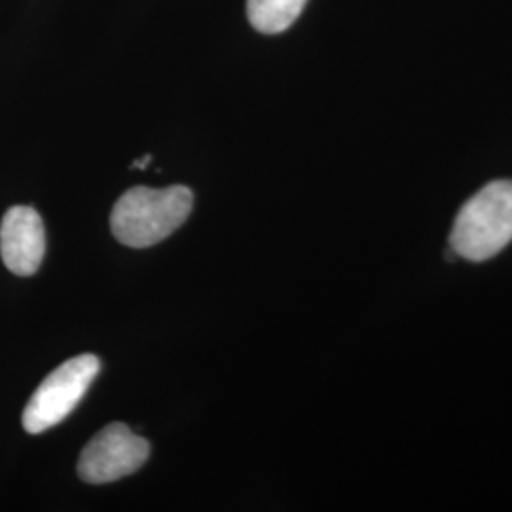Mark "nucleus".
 Wrapping results in <instances>:
<instances>
[{"label": "nucleus", "mask_w": 512, "mask_h": 512, "mask_svg": "<svg viewBox=\"0 0 512 512\" xmlns=\"http://www.w3.org/2000/svg\"><path fill=\"white\" fill-rule=\"evenodd\" d=\"M99 370L101 363L92 353L78 355L57 366L38 385L31 401L25 406L21 418L23 429L31 435H38L65 420L84 399Z\"/></svg>", "instance_id": "obj_3"}, {"label": "nucleus", "mask_w": 512, "mask_h": 512, "mask_svg": "<svg viewBox=\"0 0 512 512\" xmlns=\"http://www.w3.org/2000/svg\"><path fill=\"white\" fill-rule=\"evenodd\" d=\"M308 0H247V18L258 33L287 31L302 14Z\"/></svg>", "instance_id": "obj_6"}, {"label": "nucleus", "mask_w": 512, "mask_h": 512, "mask_svg": "<svg viewBox=\"0 0 512 512\" xmlns=\"http://www.w3.org/2000/svg\"><path fill=\"white\" fill-rule=\"evenodd\" d=\"M512 241V181H494L480 188L459 209L450 247L459 258L486 262Z\"/></svg>", "instance_id": "obj_2"}, {"label": "nucleus", "mask_w": 512, "mask_h": 512, "mask_svg": "<svg viewBox=\"0 0 512 512\" xmlns=\"http://www.w3.org/2000/svg\"><path fill=\"white\" fill-rule=\"evenodd\" d=\"M150 160H152V156L147 154L145 158H141V160H137V162H133V167H139V169H145L148 164H150Z\"/></svg>", "instance_id": "obj_7"}, {"label": "nucleus", "mask_w": 512, "mask_h": 512, "mask_svg": "<svg viewBox=\"0 0 512 512\" xmlns=\"http://www.w3.org/2000/svg\"><path fill=\"white\" fill-rule=\"evenodd\" d=\"M46 253L44 224L33 207L16 205L0 224V256L12 274L27 277L40 268Z\"/></svg>", "instance_id": "obj_5"}, {"label": "nucleus", "mask_w": 512, "mask_h": 512, "mask_svg": "<svg viewBox=\"0 0 512 512\" xmlns=\"http://www.w3.org/2000/svg\"><path fill=\"white\" fill-rule=\"evenodd\" d=\"M194 194L188 186H135L112 209L110 228L120 243L143 249L171 236L190 217Z\"/></svg>", "instance_id": "obj_1"}, {"label": "nucleus", "mask_w": 512, "mask_h": 512, "mask_svg": "<svg viewBox=\"0 0 512 512\" xmlns=\"http://www.w3.org/2000/svg\"><path fill=\"white\" fill-rule=\"evenodd\" d=\"M150 456V444L128 425L110 423L93 437L78 459V475L88 484H109L139 471Z\"/></svg>", "instance_id": "obj_4"}]
</instances>
